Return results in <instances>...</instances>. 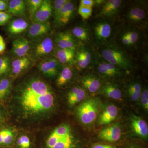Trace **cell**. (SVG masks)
I'll use <instances>...</instances> for the list:
<instances>
[{"label": "cell", "instance_id": "22", "mask_svg": "<svg viewBox=\"0 0 148 148\" xmlns=\"http://www.w3.org/2000/svg\"><path fill=\"white\" fill-rule=\"evenodd\" d=\"M76 51L57 48L55 51V57L61 65H75Z\"/></svg>", "mask_w": 148, "mask_h": 148}, {"label": "cell", "instance_id": "47", "mask_svg": "<svg viewBox=\"0 0 148 148\" xmlns=\"http://www.w3.org/2000/svg\"><path fill=\"white\" fill-rule=\"evenodd\" d=\"M130 148H134V147H131Z\"/></svg>", "mask_w": 148, "mask_h": 148}, {"label": "cell", "instance_id": "15", "mask_svg": "<svg viewBox=\"0 0 148 148\" xmlns=\"http://www.w3.org/2000/svg\"><path fill=\"white\" fill-rule=\"evenodd\" d=\"M34 59L29 55L18 57L11 62L10 74L14 78L17 77L29 69Z\"/></svg>", "mask_w": 148, "mask_h": 148}, {"label": "cell", "instance_id": "14", "mask_svg": "<svg viewBox=\"0 0 148 148\" xmlns=\"http://www.w3.org/2000/svg\"><path fill=\"white\" fill-rule=\"evenodd\" d=\"M51 24L49 21L32 22L28 29V36L36 40L46 36L51 31Z\"/></svg>", "mask_w": 148, "mask_h": 148}, {"label": "cell", "instance_id": "10", "mask_svg": "<svg viewBox=\"0 0 148 148\" xmlns=\"http://www.w3.org/2000/svg\"><path fill=\"white\" fill-rule=\"evenodd\" d=\"M91 48L81 45L76 51L75 65L78 69L84 70L94 65L97 55Z\"/></svg>", "mask_w": 148, "mask_h": 148}, {"label": "cell", "instance_id": "26", "mask_svg": "<svg viewBox=\"0 0 148 148\" xmlns=\"http://www.w3.org/2000/svg\"><path fill=\"white\" fill-rule=\"evenodd\" d=\"M86 93L84 88L80 86H75L68 94V102L70 106H73L85 98Z\"/></svg>", "mask_w": 148, "mask_h": 148}, {"label": "cell", "instance_id": "38", "mask_svg": "<svg viewBox=\"0 0 148 148\" xmlns=\"http://www.w3.org/2000/svg\"><path fill=\"white\" fill-rule=\"evenodd\" d=\"M12 15L6 11L0 12V26H4L11 20Z\"/></svg>", "mask_w": 148, "mask_h": 148}, {"label": "cell", "instance_id": "17", "mask_svg": "<svg viewBox=\"0 0 148 148\" xmlns=\"http://www.w3.org/2000/svg\"><path fill=\"white\" fill-rule=\"evenodd\" d=\"M32 45L26 38L20 37L15 39L12 43V53L16 58L29 55Z\"/></svg>", "mask_w": 148, "mask_h": 148}, {"label": "cell", "instance_id": "32", "mask_svg": "<svg viewBox=\"0 0 148 148\" xmlns=\"http://www.w3.org/2000/svg\"><path fill=\"white\" fill-rule=\"evenodd\" d=\"M26 3L27 14L32 20L33 16L39 8L43 0H27L25 1Z\"/></svg>", "mask_w": 148, "mask_h": 148}, {"label": "cell", "instance_id": "44", "mask_svg": "<svg viewBox=\"0 0 148 148\" xmlns=\"http://www.w3.org/2000/svg\"><path fill=\"white\" fill-rule=\"evenodd\" d=\"M6 49V45L5 42L0 43V55L4 52Z\"/></svg>", "mask_w": 148, "mask_h": 148}, {"label": "cell", "instance_id": "12", "mask_svg": "<svg viewBox=\"0 0 148 148\" xmlns=\"http://www.w3.org/2000/svg\"><path fill=\"white\" fill-rule=\"evenodd\" d=\"M62 67L55 57L42 59L38 66L43 75L49 78H53L57 76Z\"/></svg>", "mask_w": 148, "mask_h": 148}, {"label": "cell", "instance_id": "33", "mask_svg": "<svg viewBox=\"0 0 148 148\" xmlns=\"http://www.w3.org/2000/svg\"><path fill=\"white\" fill-rule=\"evenodd\" d=\"M11 62L8 56H0V77L10 74Z\"/></svg>", "mask_w": 148, "mask_h": 148}, {"label": "cell", "instance_id": "29", "mask_svg": "<svg viewBox=\"0 0 148 148\" xmlns=\"http://www.w3.org/2000/svg\"><path fill=\"white\" fill-rule=\"evenodd\" d=\"M55 134L57 135L58 138H57V142L52 148H74L75 147L74 139L72 133L64 136H59L56 135V134Z\"/></svg>", "mask_w": 148, "mask_h": 148}, {"label": "cell", "instance_id": "30", "mask_svg": "<svg viewBox=\"0 0 148 148\" xmlns=\"http://www.w3.org/2000/svg\"><path fill=\"white\" fill-rule=\"evenodd\" d=\"M127 94L132 101H137L140 99L142 91L141 84L137 82L129 83L126 88Z\"/></svg>", "mask_w": 148, "mask_h": 148}, {"label": "cell", "instance_id": "43", "mask_svg": "<svg viewBox=\"0 0 148 148\" xmlns=\"http://www.w3.org/2000/svg\"><path fill=\"white\" fill-rule=\"evenodd\" d=\"M106 1L104 0H94V6L100 7L105 3Z\"/></svg>", "mask_w": 148, "mask_h": 148}, {"label": "cell", "instance_id": "6", "mask_svg": "<svg viewBox=\"0 0 148 148\" xmlns=\"http://www.w3.org/2000/svg\"><path fill=\"white\" fill-rule=\"evenodd\" d=\"M124 1L122 0L106 1L101 6L95 17L113 22L120 15L121 12L124 7Z\"/></svg>", "mask_w": 148, "mask_h": 148}, {"label": "cell", "instance_id": "2", "mask_svg": "<svg viewBox=\"0 0 148 148\" xmlns=\"http://www.w3.org/2000/svg\"><path fill=\"white\" fill-rule=\"evenodd\" d=\"M99 47L98 56L105 61L121 68L126 72L134 69L135 63L131 55L113 42Z\"/></svg>", "mask_w": 148, "mask_h": 148}, {"label": "cell", "instance_id": "31", "mask_svg": "<svg viewBox=\"0 0 148 148\" xmlns=\"http://www.w3.org/2000/svg\"><path fill=\"white\" fill-rule=\"evenodd\" d=\"M13 141L14 135L11 130L5 129L0 131V146H10Z\"/></svg>", "mask_w": 148, "mask_h": 148}, {"label": "cell", "instance_id": "36", "mask_svg": "<svg viewBox=\"0 0 148 148\" xmlns=\"http://www.w3.org/2000/svg\"><path fill=\"white\" fill-rule=\"evenodd\" d=\"M16 145L18 148H31V141L28 136L22 135L17 139Z\"/></svg>", "mask_w": 148, "mask_h": 148}, {"label": "cell", "instance_id": "41", "mask_svg": "<svg viewBox=\"0 0 148 148\" xmlns=\"http://www.w3.org/2000/svg\"><path fill=\"white\" fill-rule=\"evenodd\" d=\"M8 3L9 1L0 0V12L6 11Z\"/></svg>", "mask_w": 148, "mask_h": 148}, {"label": "cell", "instance_id": "18", "mask_svg": "<svg viewBox=\"0 0 148 148\" xmlns=\"http://www.w3.org/2000/svg\"><path fill=\"white\" fill-rule=\"evenodd\" d=\"M53 14V6L51 1L43 0L41 5L32 19V22L48 21Z\"/></svg>", "mask_w": 148, "mask_h": 148}, {"label": "cell", "instance_id": "4", "mask_svg": "<svg viewBox=\"0 0 148 148\" xmlns=\"http://www.w3.org/2000/svg\"><path fill=\"white\" fill-rule=\"evenodd\" d=\"M91 27L93 41L98 47L112 41L114 28L112 22L97 18Z\"/></svg>", "mask_w": 148, "mask_h": 148}, {"label": "cell", "instance_id": "13", "mask_svg": "<svg viewBox=\"0 0 148 148\" xmlns=\"http://www.w3.org/2000/svg\"><path fill=\"white\" fill-rule=\"evenodd\" d=\"M71 32L82 45L90 46L93 41L91 28L86 24L77 25L72 29Z\"/></svg>", "mask_w": 148, "mask_h": 148}, {"label": "cell", "instance_id": "16", "mask_svg": "<svg viewBox=\"0 0 148 148\" xmlns=\"http://www.w3.org/2000/svg\"><path fill=\"white\" fill-rule=\"evenodd\" d=\"M76 11V5L73 1L68 0L61 8L55 23L58 27H64L69 24L73 18Z\"/></svg>", "mask_w": 148, "mask_h": 148}, {"label": "cell", "instance_id": "11", "mask_svg": "<svg viewBox=\"0 0 148 148\" xmlns=\"http://www.w3.org/2000/svg\"><path fill=\"white\" fill-rule=\"evenodd\" d=\"M54 45L58 49H71L76 50L82 45L78 40L72 34L71 32H58L53 38Z\"/></svg>", "mask_w": 148, "mask_h": 148}, {"label": "cell", "instance_id": "34", "mask_svg": "<svg viewBox=\"0 0 148 148\" xmlns=\"http://www.w3.org/2000/svg\"><path fill=\"white\" fill-rule=\"evenodd\" d=\"M11 87V83L8 79H0V101H3L8 95Z\"/></svg>", "mask_w": 148, "mask_h": 148}, {"label": "cell", "instance_id": "46", "mask_svg": "<svg viewBox=\"0 0 148 148\" xmlns=\"http://www.w3.org/2000/svg\"><path fill=\"white\" fill-rule=\"evenodd\" d=\"M1 114H0V121H1Z\"/></svg>", "mask_w": 148, "mask_h": 148}, {"label": "cell", "instance_id": "9", "mask_svg": "<svg viewBox=\"0 0 148 148\" xmlns=\"http://www.w3.org/2000/svg\"><path fill=\"white\" fill-rule=\"evenodd\" d=\"M94 65L97 73L101 76L106 78H117L126 72L123 69L105 61L103 58L97 59V56Z\"/></svg>", "mask_w": 148, "mask_h": 148}, {"label": "cell", "instance_id": "35", "mask_svg": "<svg viewBox=\"0 0 148 148\" xmlns=\"http://www.w3.org/2000/svg\"><path fill=\"white\" fill-rule=\"evenodd\" d=\"M68 0H55L53 1V14L54 22L57 20L61 8L68 1Z\"/></svg>", "mask_w": 148, "mask_h": 148}, {"label": "cell", "instance_id": "1", "mask_svg": "<svg viewBox=\"0 0 148 148\" xmlns=\"http://www.w3.org/2000/svg\"><path fill=\"white\" fill-rule=\"evenodd\" d=\"M19 101L25 113L36 116L45 113L52 109L54 97L47 84L34 79L29 81L22 87Z\"/></svg>", "mask_w": 148, "mask_h": 148}, {"label": "cell", "instance_id": "21", "mask_svg": "<svg viewBox=\"0 0 148 148\" xmlns=\"http://www.w3.org/2000/svg\"><path fill=\"white\" fill-rule=\"evenodd\" d=\"M6 12L12 16H16L17 18H25L27 15L25 1L24 0L9 1Z\"/></svg>", "mask_w": 148, "mask_h": 148}, {"label": "cell", "instance_id": "8", "mask_svg": "<svg viewBox=\"0 0 148 148\" xmlns=\"http://www.w3.org/2000/svg\"><path fill=\"white\" fill-rule=\"evenodd\" d=\"M39 40L31 47V57L33 59H45L50 55L54 48L53 39L51 37L46 36Z\"/></svg>", "mask_w": 148, "mask_h": 148}, {"label": "cell", "instance_id": "42", "mask_svg": "<svg viewBox=\"0 0 148 148\" xmlns=\"http://www.w3.org/2000/svg\"><path fill=\"white\" fill-rule=\"evenodd\" d=\"M92 148H116L114 146L106 145H96L92 147Z\"/></svg>", "mask_w": 148, "mask_h": 148}, {"label": "cell", "instance_id": "20", "mask_svg": "<svg viewBox=\"0 0 148 148\" xmlns=\"http://www.w3.org/2000/svg\"><path fill=\"white\" fill-rule=\"evenodd\" d=\"M29 26L30 24L29 21L25 18H14L9 22L7 31L11 36H17L28 30Z\"/></svg>", "mask_w": 148, "mask_h": 148}, {"label": "cell", "instance_id": "5", "mask_svg": "<svg viewBox=\"0 0 148 148\" xmlns=\"http://www.w3.org/2000/svg\"><path fill=\"white\" fill-rule=\"evenodd\" d=\"M115 29L124 35L129 40L132 52L137 50L145 44L144 29L129 26L124 23Z\"/></svg>", "mask_w": 148, "mask_h": 148}, {"label": "cell", "instance_id": "45", "mask_svg": "<svg viewBox=\"0 0 148 148\" xmlns=\"http://www.w3.org/2000/svg\"><path fill=\"white\" fill-rule=\"evenodd\" d=\"M4 42V40L3 37H2V36H1V35H0V43Z\"/></svg>", "mask_w": 148, "mask_h": 148}, {"label": "cell", "instance_id": "37", "mask_svg": "<svg viewBox=\"0 0 148 148\" xmlns=\"http://www.w3.org/2000/svg\"><path fill=\"white\" fill-rule=\"evenodd\" d=\"M78 12L84 20H86L92 16V8L79 5Z\"/></svg>", "mask_w": 148, "mask_h": 148}, {"label": "cell", "instance_id": "23", "mask_svg": "<svg viewBox=\"0 0 148 148\" xmlns=\"http://www.w3.org/2000/svg\"><path fill=\"white\" fill-rule=\"evenodd\" d=\"M80 81L83 87L91 93L98 92L102 87L101 81L93 75L84 76L81 78Z\"/></svg>", "mask_w": 148, "mask_h": 148}, {"label": "cell", "instance_id": "27", "mask_svg": "<svg viewBox=\"0 0 148 148\" xmlns=\"http://www.w3.org/2000/svg\"><path fill=\"white\" fill-rule=\"evenodd\" d=\"M101 89L103 94L109 98L118 100L122 98L121 90L117 85L112 83H108L103 86L102 85Z\"/></svg>", "mask_w": 148, "mask_h": 148}, {"label": "cell", "instance_id": "39", "mask_svg": "<svg viewBox=\"0 0 148 148\" xmlns=\"http://www.w3.org/2000/svg\"><path fill=\"white\" fill-rule=\"evenodd\" d=\"M140 99L141 101V104L144 109L147 111L148 110V90L146 88L143 91L142 90Z\"/></svg>", "mask_w": 148, "mask_h": 148}, {"label": "cell", "instance_id": "28", "mask_svg": "<svg viewBox=\"0 0 148 148\" xmlns=\"http://www.w3.org/2000/svg\"><path fill=\"white\" fill-rule=\"evenodd\" d=\"M73 75V69L71 65H65L62 67L56 79L57 86L61 87L67 84L72 79Z\"/></svg>", "mask_w": 148, "mask_h": 148}, {"label": "cell", "instance_id": "40", "mask_svg": "<svg viewBox=\"0 0 148 148\" xmlns=\"http://www.w3.org/2000/svg\"><path fill=\"white\" fill-rule=\"evenodd\" d=\"M79 5L92 8L94 6V1L93 0H81L80 1Z\"/></svg>", "mask_w": 148, "mask_h": 148}, {"label": "cell", "instance_id": "24", "mask_svg": "<svg viewBox=\"0 0 148 148\" xmlns=\"http://www.w3.org/2000/svg\"><path fill=\"white\" fill-rule=\"evenodd\" d=\"M131 125L134 132L143 139L148 135V126L147 122L139 117L133 116L131 118Z\"/></svg>", "mask_w": 148, "mask_h": 148}, {"label": "cell", "instance_id": "25", "mask_svg": "<svg viewBox=\"0 0 148 148\" xmlns=\"http://www.w3.org/2000/svg\"><path fill=\"white\" fill-rule=\"evenodd\" d=\"M118 113L117 108L113 105L107 106L99 117V124L105 125L110 124L116 118Z\"/></svg>", "mask_w": 148, "mask_h": 148}, {"label": "cell", "instance_id": "19", "mask_svg": "<svg viewBox=\"0 0 148 148\" xmlns=\"http://www.w3.org/2000/svg\"><path fill=\"white\" fill-rule=\"evenodd\" d=\"M121 129L117 123L112 125L101 130L99 133L101 139L109 142H115L121 136Z\"/></svg>", "mask_w": 148, "mask_h": 148}, {"label": "cell", "instance_id": "3", "mask_svg": "<svg viewBox=\"0 0 148 148\" xmlns=\"http://www.w3.org/2000/svg\"><path fill=\"white\" fill-rule=\"evenodd\" d=\"M123 9V23L144 30L147 28L148 5L146 1H132Z\"/></svg>", "mask_w": 148, "mask_h": 148}, {"label": "cell", "instance_id": "7", "mask_svg": "<svg viewBox=\"0 0 148 148\" xmlns=\"http://www.w3.org/2000/svg\"><path fill=\"white\" fill-rule=\"evenodd\" d=\"M98 112V104L95 100L92 99L84 101L77 110L79 118L85 124H90L94 121L97 117Z\"/></svg>", "mask_w": 148, "mask_h": 148}]
</instances>
